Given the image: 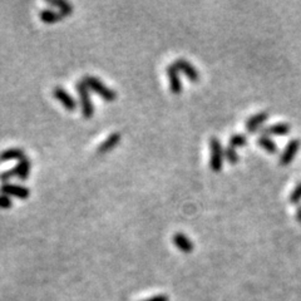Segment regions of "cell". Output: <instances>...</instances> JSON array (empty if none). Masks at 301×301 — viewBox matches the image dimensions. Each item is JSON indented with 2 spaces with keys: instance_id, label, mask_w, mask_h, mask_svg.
Here are the masks:
<instances>
[{
  "instance_id": "9",
  "label": "cell",
  "mask_w": 301,
  "mask_h": 301,
  "mask_svg": "<svg viewBox=\"0 0 301 301\" xmlns=\"http://www.w3.org/2000/svg\"><path fill=\"white\" fill-rule=\"evenodd\" d=\"M268 119L267 112H258L256 114L251 115L247 118L245 123V128L248 133H256L258 129H262V125L265 124L266 120Z\"/></svg>"
},
{
  "instance_id": "5",
  "label": "cell",
  "mask_w": 301,
  "mask_h": 301,
  "mask_svg": "<svg viewBox=\"0 0 301 301\" xmlns=\"http://www.w3.org/2000/svg\"><path fill=\"white\" fill-rule=\"evenodd\" d=\"M301 142L300 139L297 138H292L287 142V144L285 145L283 150L281 152L280 155V160H278V165L282 166V167H286V166L290 165L291 162L293 161V158L296 157L297 155L298 149H300Z\"/></svg>"
},
{
  "instance_id": "10",
  "label": "cell",
  "mask_w": 301,
  "mask_h": 301,
  "mask_svg": "<svg viewBox=\"0 0 301 301\" xmlns=\"http://www.w3.org/2000/svg\"><path fill=\"white\" fill-rule=\"evenodd\" d=\"M291 132V125L288 123H273V124L263 127L261 129V134L268 135V137H283Z\"/></svg>"
},
{
  "instance_id": "7",
  "label": "cell",
  "mask_w": 301,
  "mask_h": 301,
  "mask_svg": "<svg viewBox=\"0 0 301 301\" xmlns=\"http://www.w3.org/2000/svg\"><path fill=\"white\" fill-rule=\"evenodd\" d=\"M0 193L7 196H14V197L22 198V200H25L30 196V190L25 186H20V185H14V183H3L0 186Z\"/></svg>"
},
{
  "instance_id": "1",
  "label": "cell",
  "mask_w": 301,
  "mask_h": 301,
  "mask_svg": "<svg viewBox=\"0 0 301 301\" xmlns=\"http://www.w3.org/2000/svg\"><path fill=\"white\" fill-rule=\"evenodd\" d=\"M82 80L85 83V85L89 88L90 92L97 93V94L100 95L105 102H113V100H115V98H117L115 90L107 87L99 78L93 77V75H85Z\"/></svg>"
},
{
  "instance_id": "23",
  "label": "cell",
  "mask_w": 301,
  "mask_h": 301,
  "mask_svg": "<svg viewBox=\"0 0 301 301\" xmlns=\"http://www.w3.org/2000/svg\"><path fill=\"white\" fill-rule=\"evenodd\" d=\"M295 218H296V221H297V222L301 225V203L297 206V207H296Z\"/></svg>"
},
{
  "instance_id": "8",
  "label": "cell",
  "mask_w": 301,
  "mask_h": 301,
  "mask_svg": "<svg viewBox=\"0 0 301 301\" xmlns=\"http://www.w3.org/2000/svg\"><path fill=\"white\" fill-rule=\"evenodd\" d=\"M53 95L55 97V99L63 105L67 110L73 112L77 108V100L67 92L63 87H55L53 89Z\"/></svg>"
},
{
  "instance_id": "13",
  "label": "cell",
  "mask_w": 301,
  "mask_h": 301,
  "mask_svg": "<svg viewBox=\"0 0 301 301\" xmlns=\"http://www.w3.org/2000/svg\"><path fill=\"white\" fill-rule=\"evenodd\" d=\"M256 142H257V144L260 145L261 148H263L268 155H276V153L278 152L277 144H276L275 140H273L271 137H268V135H265V134L258 135Z\"/></svg>"
},
{
  "instance_id": "20",
  "label": "cell",
  "mask_w": 301,
  "mask_h": 301,
  "mask_svg": "<svg viewBox=\"0 0 301 301\" xmlns=\"http://www.w3.org/2000/svg\"><path fill=\"white\" fill-rule=\"evenodd\" d=\"M225 160L227 161L230 165H237L238 161H240V156H238L237 150L232 147H226L225 148Z\"/></svg>"
},
{
  "instance_id": "11",
  "label": "cell",
  "mask_w": 301,
  "mask_h": 301,
  "mask_svg": "<svg viewBox=\"0 0 301 301\" xmlns=\"http://www.w3.org/2000/svg\"><path fill=\"white\" fill-rule=\"evenodd\" d=\"M167 77H168V82H170L171 92H172L173 94H181L183 88L182 80H181L180 72H178V69L173 64L168 65L167 67Z\"/></svg>"
},
{
  "instance_id": "16",
  "label": "cell",
  "mask_w": 301,
  "mask_h": 301,
  "mask_svg": "<svg viewBox=\"0 0 301 301\" xmlns=\"http://www.w3.org/2000/svg\"><path fill=\"white\" fill-rule=\"evenodd\" d=\"M39 17L40 19H42V22L47 23V24H55V23L60 22V20L64 18L59 12H55V10H52V9L42 10Z\"/></svg>"
},
{
  "instance_id": "22",
  "label": "cell",
  "mask_w": 301,
  "mask_h": 301,
  "mask_svg": "<svg viewBox=\"0 0 301 301\" xmlns=\"http://www.w3.org/2000/svg\"><path fill=\"white\" fill-rule=\"evenodd\" d=\"M143 301H170V298H168V296L165 295V293H161V295L152 296V297H148Z\"/></svg>"
},
{
  "instance_id": "4",
  "label": "cell",
  "mask_w": 301,
  "mask_h": 301,
  "mask_svg": "<svg viewBox=\"0 0 301 301\" xmlns=\"http://www.w3.org/2000/svg\"><path fill=\"white\" fill-rule=\"evenodd\" d=\"M77 92L80 99V107H82V113L85 118H92L94 114V105H93L92 98H90L89 88L85 85L83 80L77 83Z\"/></svg>"
},
{
  "instance_id": "3",
  "label": "cell",
  "mask_w": 301,
  "mask_h": 301,
  "mask_svg": "<svg viewBox=\"0 0 301 301\" xmlns=\"http://www.w3.org/2000/svg\"><path fill=\"white\" fill-rule=\"evenodd\" d=\"M30 168H32V162H30L29 158L24 157L23 160L19 161V163L14 168L0 173V181L3 183H8V181H10V178L13 177H18L20 180H27L30 173Z\"/></svg>"
},
{
  "instance_id": "19",
  "label": "cell",
  "mask_w": 301,
  "mask_h": 301,
  "mask_svg": "<svg viewBox=\"0 0 301 301\" xmlns=\"http://www.w3.org/2000/svg\"><path fill=\"white\" fill-rule=\"evenodd\" d=\"M288 202L291 205L297 206L301 203V181H298L295 187H293V190L291 191L290 196H288Z\"/></svg>"
},
{
  "instance_id": "14",
  "label": "cell",
  "mask_w": 301,
  "mask_h": 301,
  "mask_svg": "<svg viewBox=\"0 0 301 301\" xmlns=\"http://www.w3.org/2000/svg\"><path fill=\"white\" fill-rule=\"evenodd\" d=\"M120 142V134L119 133L114 132L112 133L110 135H108L107 139L104 140V142L102 143V144L98 145V153H107L109 152V150H112L113 148L115 147V145L118 144V143Z\"/></svg>"
},
{
  "instance_id": "17",
  "label": "cell",
  "mask_w": 301,
  "mask_h": 301,
  "mask_svg": "<svg viewBox=\"0 0 301 301\" xmlns=\"http://www.w3.org/2000/svg\"><path fill=\"white\" fill-rule=\"evenodd\" d=\"M47 3H49L53 7H57L63 17H67V15H70L73 13V5L65 2V0H47Z\"/></svg>"
},
{
  "instance_id": "21",
  "label": "cell",
  "mask_w": 301,
  "mask_h": 301,
  "mask_svg": "<svg viewBox=\"0 0 301 301\" xmlns=\"http://www.w3.org/2000/svg\"><path fill=\"white\" fill-rule=\"evenodd\" d=\"M12 206H13V201L10 200L9 196L0 193V208H4V210H7V208H10Z\"/></svg>"
},
{
  "instance_id": "6",
  "label": "cell",
  "mask_w": 301,
  "mask_h": 301,
  "mask_svg": "<svg viewBox=\"0 0 301 301\" xmlns=\"http://www.w3.org/2000/svg\"><path fill=\"white\" fill-rule=\"evenodd\" d=\"M173 65L177 68L178 72L183 73L192 83H197L198 79H200V73H198L197 68H196L192 63L188 62L187 59H185V58L177 59L173 63Z\"/></svg>"
},
{
  "instance_id": "15",
  "label": "cell",
  "mask_w": 301,
  "mask_h": 301,
  "mask_svg": "<svg viewBox=\"0 0 301 301\" xmlns=\"http://www.w3.org/2000/svg\"><path fill=\"white\" fill-rule=\"evenodd\" d=\"M24 157H27L24 153V150L22 148H8V149L3 150L0 153V161L2 162H8V161L13 160H23Z\"/></svg>"
},
{
  "instance_id": "18",
  "label": "cell",
  "mask_w": 301,
  "mask_h": 301,
  "mask_svg": "<svg viewBox=\"0 0 301 301\" xmlns=\"http://www.w3.org/2000/svg\"><path fill=\"white\" fill-rule=\"evenodd\" d=\"M228 145L232 148H242L247 145V137L242 133H236V134H232L228 139Z\"/></svg>"
},
{
  "instance_id": "2",
  "label": "cell",
  "mask_w": 301,
  "mask_h": 301,
  "mask_svg": "<svg viewBox=\"0 0 301 301\" xmlns=\"http://www.w3.org/2000/svg\"><path fill=\"white\" fill-rule=\"evenodd\" d=\"M225 162V148L218 138L210 139V168L213 172H221Z\"/></svg>"
},
{
  "instance_id": "12",
  "label": "cell",
  "mask_w": 301,
  "mask_h": 301,
  "mask_svg": "<svg viewBox=\"0 0 301 301\" xmlns=\"http://www.w3.org/2000/svg\"><path fill=\"white\" fill-rule=\"evenodd\" d=\"M173 243H175L178 250H181L185 253H191L193 251V247H195L192 241H191L185 233L181 232H177L173 236Z\"/></svg>"
}]
</instances>
